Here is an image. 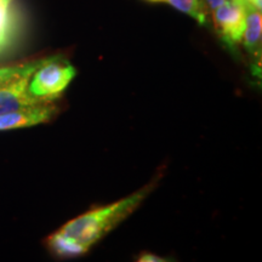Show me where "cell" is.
<instances>
[{
    "instance_id": "5b68a950",
    "label": "cell",
    "mask_w": 262,
    "mask_h": 262,
    "mask_svg": "<svg viewBox=\"0 0 262 262\" xmlns=\"http://www.w3.org/2000/svg\"><path fill=\"white\" fill-rule=\"evenodd\" d=\"M19 28L16 0H0V54L11 47Z\"/></svg>"
},
{
    "instance_id": "8fae6325",
    "label": "cell",
    "mask_w": 262,
    "mask_h": 262,
    "mask_svg": "<svg viewBox=\"0 0 262 262\" xmlns=\"http://www.w3.org/2000/svg\"><path fill=\"white\" fill-rule=\"evenodd\" d=\"M245 5V8L248 6H251V8H255L257 10H261V0H239Z\"/></svg>"
},
{
    "instance_id": "52a82bcc",
    "label": "cell",
    "mask_w": 262,
    "mask_h": 262,
    "mask_svg": "<svg viewBox=\"0 0 262 262\" xmlns=\"http://www.w3.org/2000/svg\"><path fill=\"white\" fill-rule=\"evenodd\" d=\"M156 3H165L183 14L191 16L199 25L208 22V12L202 0H156Z\"/></svg>"
},
{
    "instance_id": "7c38bea8",
    "label": "cell",
    "mask_w": 262,
    "mask_h": 262,
    "mask_svg": "<svg viewBox=\"0 0 262 262\" xmlns=\"http://www.w3.org/2000/svg\"><path fill=\"white\" fill-rule=\"evenodd\" d=\"M146 2H150V3H156V0H146Z\"/></svg>"
},
{
    "instance_id": "30bf717a",
    "label": "cell",
    "mask_w": 262,
    "mask_h": 262,
    "mask_svg": "<svg viewBox=\"0 0 262 262\" xmlns=\"http://www.w3.org/2000/svg\"><path fill=\"white\" fill-rule=\"evenodd\" d=\"M139 261L142 262H164V261H169L168 258H163L162 256H158V255L150 254V253H142L137 258Z\"/></svg>"
},
{
    "instance_id": "9c48e42d",
    "label": "cell",
    "mask_w": 262,
    "mask_h": 262,
    "mask_svg": "<svg viewBox=\"0 0 262 262\" xmlns=\"http://www.w3.org/2000/svg\"><path fill=\"white\" fill-rule=\"evenodd\" d=\"M202 2L206 10V12H208V15H211V12L217 9L219 6L224 4L226 0H202Z\"/></svg>"
},
{
    "instance_id": "6da1fadb",
    "label": "cell",
    "mask_w": 262,
    "mask_h": 262,
    "mask_svg": "<svg viewBox=\"0 0 262 262\" xmlns=\"http://www.w3.org/2000/svg\"><path fill=\"white\" fill-rule=\"evenodd\" d=\"M162 175L156 176L146 186L134 192L133 194L101 208L93 209L77 217L72 219L67 224L57 229L56 233L67 241L78 245L83 253H88L98 241L110 233L112 229L122 224L150 194L158 185Z\"/></svg>"
},
{
    "instance_id": "3957f363",
    "label": "cell",
    "mask_w": 262,
    "mask_h": 262,
    "mask_svg": "<svg viewBox=\"0 0 262 262\" xmlns=\"http://www.w3.org/2000/svg\"><path fill=\"white\" fill-rule=\"evenodd\" d=\"M210 16L222 40L228 45L242 42L247 19V8L243 3L239 0H226Z\"/></svg>"
},
{
    "instance_id": "7a4b0ae2",
    "label": "cell",
    "mask_w": 262,
    "mask_h": 262,
    "mask_svg": "<svg viewBox=\"0 0 262 262\" xmlns=\"http://www.w3.org/2000/svg\"><path fill=\"white\" fill-rule=\"evenodd\" d=\"M77 71L61 56L45 57L28 81L29 96L38 102H54L63 94Z\"/></svg>"
},
{
    "instance_id": "277c9868",
    "label": "cell",
    "mask_w": 262,
    "mask_h": 262,
    "mask_svg": "<svg viewBox=\"0 0 262 262\" xmlns=\"http://www.w3.org/2000/svg\"><path fill=\"white\" fill-rule=\"evenodd\" d=\"M58 112L54 102H40L0 114V131L29 127L50 122Z\"/></svg>"
},
{
    "instance_id": "8992f818",
    "label": "cell",
    "mask_w": 262,
    "mask_h": 262,
    "mask_svg": "<svg viewBox=\"0 0 262 262\" xmlns=\"http://www.w3.org/2000/svg\"><path fill=\"white\" fill-rule=\"evenodd\" d=\"M261 37H262V16L261 10L251 6L247 8V19L243 34L244 47L255 58L261 56Z\"/></svg>"
},
{
    "instance_id": "ba28073f",
    "label": "cell",
    "mask_w": 262,
    "mask_h": 262,
    "mask_svg": "<svg viewBox=\"0 0 262 262\" xmlns=\"http://www.w3.org/2000/svg\"><path fill=\"white\" fill-rule=\"evenodd\" d=\"M42 60H44V58H41V60L26 62V63H21V64L0 67V85L9 83V81L14 79H17V78L22 77V75L25 74L33 73V72L40 66Z\"/></svg>"
}]
</instances>
